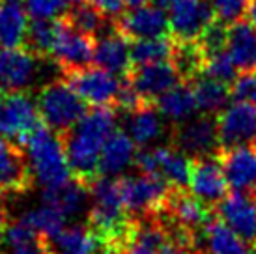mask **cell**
Instances as JSON below:
<instances>
[{
	"label": "cell",
	"mask_w": 256,
	"mask_h": 254,
	"mask_svg": "<svg viewBox=\"0 0 256 254\" xmlns=\"http://www.w3.org/2000/svg\"><path fill=\"white\" fill-rule=\"evenodd\" d=\"M114 131V106H92L68 133L62 134L73 178L90 184L100 176L101 150Z\"/></svg>",
	"instance_id": "obj_1"
},
{
	"label": "cell",
	"mask_w": 256,
	"mask_h": 254,
	"mask_svg": "<svg viewBox=\"0 0 256 254\" xmlns=\"http://www.w3.org/2000/svg\"><path fill=\"white\" fill-rule=\"evenodd\" d=\"M0 96H2V88H0Z\"/></svg>",
	"instance_id": "obj_48"
},
{
	"label": "cell",
	"mask_w": 256,
	"mask_h": 254,
	"mask_svg": "<svg viewBox=\"0 0 256 254\" xmlns=\"http://www.w3.org/2000/svg\"><path fill=\"white\" fill-rule=\"evenodd\" d=\"M58 30H60V19H32L22 47L40 60H47L52 54Z\"/></svg>",
	"instance_id": "obj_30"
},
{
	"label": "cell",
	"mask_w": 256,
	"mask_h": 254,
	"mask_svg": "<svg viewBox=\"0 0 256 254\" xmlns=\"http://www.w3.org/2000/svg\"><path fill=\"white\" fill-rule=\"evenodd\" d=\"M118 28L128 40H148V38H163L170 32V21L159 6H142L136 10H129L122 14L118 19Z\"/></svg>",
	"instance_id": "obj_17"
},
{
	"label": "cell",
	"mask_w": 256,
	"mask_h": 254,
	"mask_svg": "<svg viewBox=\"0 0 256 254\" xmlns=\"http://www.w3.org/2000/svg\"><path fill=\"white\" fill-rule=\"evenodd\" d=\"M217 19L208 0H178L170 8V32L178 42H196L202 32Z\"/></svg>",
	"instance_id": "obj_14"
},
{
	"label": "cell",
	"mask_w": 256,
	"mask_h": 254,
	"mask_svg": "<svg viewBox=\"0 0 256 254\" xmlns=\"http://www.w3.org/2000/svg\"><path fill=\"white\" fill-rule=\"evenodd\" d=\"M45 243L49 254H103L107 250L103 240L88 224L66 226Z\"/></svg>",
	"instance_id": "obj_19"
},
{
	"label": "cell",
	"mask_w": 256,
	"mask_h": 254,
	"mask_svg": "<svg viewBox=\"0 0 256 254\" xmlns=\"http://www.w3.org/2000/svg\"><path fill=\"white\" fill-rule=\"evenodd\" d=\"M103 254H116V252H112V250H108V248H107V250H105Z\"/></svg>",
	"instance_id": "obj_47"
},
{
	"label": "cell",
	"mask_w": 256,
	"mask_h": 254,
	"mask_svg": "<svg viewBox=\"0 0 256 254\" xmlns=\"http://www.w3.org/2000/svg\"><path fill=\"white\" fill-rule=\"evenodd\" d=\"M40 58L24 47H0L2 92H28L40 73Z\"/></svg>",
	"instance_id": "obj_13"
},
{
	"label": "cell",
	"mask_w": 256,
	"mask_h": 254,
	"mask_svg": "<svg viewBox=\"0 0 256 254\" xmlns=\"http://www.w3.org/2000/svg\"><path fill=\"white\" fill-rule=\"evenodd\" d=\"M230 92H232V98L238 101H249V103L256 105V71L242 73L232 82Z\"/></svg>",
	"instance_id": "obj_38"
},
{
	"label": "cell",
	"mask_w": 256,
	"mask_h": 254,
	"mask_svg": "<svg viewBox=\"0 0 256 254\" xmlns=\"http://www.w3.org/2000/svg\"><path fill=\"white\" fill-rule=\"evenodd\" d=\"M8 222H10V219H8L6 204H4V198L0 196V238H2V234H4V230H6Z\"/></svg>",
	"instance_id": "obj_42"
},
{
	"label": "cell",
	"mask_w": 256,
	"mask_h": 254,
	"mask_svg": "<svg viewBox=\"0 0 256 254\" xmlns=\"http://www.w3.org/2000/svg\"><path fill=\"white\" fill-rule=\"evenodd\" d=\"M120 187L124 208L131 219H142L157 213L172 189L164 180L142 172L138 176L120 178Z\"/></svg>",
	"instance_id": "obj_4"
},
{
	"label": "cell",
	"mask_w": 256,
	"mask_h": 254,
	"mask_svg": "<svg viewBox=\"0 0 256 254\" xmlns=\"http://www.w3.org/2000/svg\"><path fill=\"white\" fill-rule=\"evenodd\" d=\"M28 14L19 4V0H0V45L2 47H22Z\"/></svg>",
	"instance_id": "obj_27"
},
{
	"label": "cell",
	"mask_w": 256,
	"mask_h": 254,
	"mask_svg": "<svg viewBox=\"0 0 256 254\" xmlns=\"http://www.w3.org/2000/svg\"><path fill=\"white\" fill-rule=\"evenodd\" d=\"M24 146L34 178L43 189L64 185L73 178L62 134L52 131L43 122L28 134Z\"/></svg>",
	"instance_id": "obj_2"
},
{
	"label": "cell",
	"mask_w": 256,
	"mask_h": 254,
	"mask_svg": "<svg viewBox=\"0 0 256 254\" xmlns=\"http://www.w3.org/2000/svg\"><path fill=\"white\" fill-rule=\"evenodd\" d=\"M198 105V112L202 114H219L228 106V101L232 98V92L224 82L215 80L206 75L198 77L189 82Z\"/></svg>",
	"instance_id": "obj_28"
},
{
	"label": "cell",
	"mask_w": 256,
	"mask_h": 254,
	"mask_svg": "<svg viewBox=\"0 0 256 254\" xmlns=\"http://www.w3.org/2000/svg\"><path fill=\"white\" fill-rule=\"evenodd\" d=\"M178 0H154V4L159 8H172Z\"/></svg>",
	"instance_id": "obj_44"
},
{
	"label": "cell",
	"mask_w": 256,
	"mask_h": 254,
	"mask_svg": "<svg viewBox=\"0 0 256 254\" xmlns=\"http://www.w3.org/2000/svg\"><path fill=\"white\" fill-rule=\"evenodd\" d=\"M64 21L72 28L78 30L86 36H92L94 40L103 36L116 24V19L107 17L92 0H86L80 4H73V8H68Z\"/></svg>",
	"instance_id": "obj_26"
},
{
	"label": "cell",
	"mask_w": 256,
	"mask_h": 254,
	"mask_svg": "<svg viewBox=\"0 0 256 254\" xmlns=\"http://www.w3.org/2000/svg\"><path fill=\"white\" fill-rule=\"evenodd\" d=\"M172 144L191 159L219 156L217 118L214 114H200L196 118H189L187 122L178 124V127L172 131Z\"/></svg>",
	"instance_id": "obj_6"
},
{
	"label": "cell",
	"mask_w": 256,
	"mask_h": 254,
	"mask_svg": "<svg viewBox=\"0 0 256 254\" xmlns=\"http://www.w3.org/2000/svg\"><path fill=\"white\" fill-rule=\"evenodd\" d=\"M154 103H146L128 116V134L138 146H148L163 134V124Z\"/></svg>",
	"instance_id": "obj_29"
},
{
	"label": "cell",
	"mask_w": 256,
	"mask_h": 254,
	"mask_svg": "<svg viewBox=\"0 0 256 254\" xmlns=\"http://www.w3.org/2000/svg\"><path fill=\"white\" fill-rule=\"evenodd\" d=\"M42 124L36 98L28 92H2L0 96V138L24 144L28 134Z\"/></svg>",
	"instance_id": "obj_5"
},
{
	"label": "cell",
	"mask_w": 256,
	"mask_h": 254,
	"mask_svg": "<svg viewBox=\"0 0 256 254\" xmlns=\"http://www.w3.org/2000/svg\"><path fill=\"white\" fill-rule=\"evenodd\" d=\"M36 103L42 122L58 134L68 133L88 110L84 99L64 78L43 84L36 96Z\"/></svg>",
	"instance_id": "obj_3"
},
{
	"label": "cell",
	"mask_w": 256,
	"mask_h": 254,
	"mask_svg": "<svg viewBox=\"0 0 256 254\" xmlns=\"http://www.w3.org/2000/svg\"><path fill=\"white\" fill-rule=\"evenodd\" d=\"M219 144L222 150L256 144V105L236 101L217 114Z\"/></svg>",
	"instance_id": "obj_10"
},
{
	"label": "cell",
	"mask_w": 256,
	"mask_h": 254,
	"mask_svg": "<svg viewBox=\"0 0 256 254\" xmlns=\"http://www.w3.org/2000/svg\"><path fill=\"white\" fill-rule=\"evenodd\" d=\"M34 184L36 178L26 150L10 138H0V196H22Z\"/></svg>",
	"instance_id": "obj_8"
},
{
	"label": "cell",
	"mask_w": 256,
	"mask_h": 254,
	"mask_svg": "<svg viewBox=\"0 0 256 254\" xmlns=\"http://www.w3.org/2000/svg\"><path fill=\"white\" fill-rule=\"evenodd\" d=\"M226 50L242 73L256 71V24L250 19L228 24Z\"/></svg>",
	"instance_id": "obj_21"
},
{
	"label": "cell",
	"mask_w": 256,
	"mask_h": 254,
	"mask_svg": "<svg viewBox=\"0 0 256 254\" xmlns=\"http://www.w3.org/2000/svg\"><path fill=\"white\" fill-rule=\"evenodd\" d=\"M136 168L142 174L157 176L172 187H187L191 174V161L178 148L159 146L136 154Z\"/></svg>",
	"instance_id": "obj_9"
},
{
	"label": "cell",
	"mask_w": 256,
	"mask_h": 254,
	"mask_svg": "<svg viewBox=\"0 0 256 254\" xmlns=\"http://www.w3.org/2000/svg\"><path fill=\"white\" fill-rule=\"evenodd\" d=\"M154 105L164 118H168L174 124L187 122L194 116V112H198V105L189 82H178L176 86H172L168 92H164L154 101Z\"/></svg>",
	"instance_id": "obj_25"
},
{
	"label": "cell",
	"mask_w": 256,
	"mask_h": 254,
	"mask_svg": "<svg viewBox=\"0 0 256 254\" xmlns=\"http://www.w3.org/2000/svg\"><path fill=\"white\" fill-rule=\"evenodd\" d=\"M215 215L250 245L256 243V194L249 190H234L220 202Z\"/></svg>",
	"instance_id": "obj_16"
},
{
	"label": "cell",
	"mask_w": 256,
	"mask_h": 254,
	"mask_svg": "<svg viewBox=\"0 0 256 254\" xmlns=\"http://www.w3.org/2000/svg\"><path fill=\"white\" fill-rule=\"evenodd\" d=\"M122 254H159V250L154 247H148V245H144L140 241H135V240H129L128 245L124 247Z\"/></svg>",
	"instance_id": "obj_40"
},
{
	"label": "cell",
	"mask_w": 256,
	"mask_h": 254,
	"mask_svg": "<svg viewBox=\"0 0 256 254\" xmlns=\"http://www.w3.org/2000/svg\"><path fill=\"white\" fill-rule=\"evenodd\" d=\"M94 49H96V40L92 36H86L72 28L64 21V17H60V30L50 58L54 60L58 70L62 71V75L92 66Z\"/></svg>",
	"instance_id": "obj_12"
},
{
	"label": "cell",
	"mask_w": 256,
	"mask_h": 254,
	"mask_svg": "<svg viewBox=\"0 0 256 254\" xmlns=\"http://www.w3.org/2000/svg\"><path fill=\"white\" fill-rule=\"evenodd\" d=\"M159 254H198V252L192 247H189V245L176 243V241H168V243L159 250Z\"/></svg>",
	"instance_id": "obj_41"
},
{
	"label": "cell",
	"mask_w": 256,
	"mask_h": 254,
	"mask_svg": "<svg viewBox=\"0 0 256 254\" xmlns=\"http://www.w3.org/2000/svg\"><path fill=\"white\" fill-rule=\"evenodd\" d=\"M62 78L84 99L88 106H114L124 84L114 73L92 66L64 73Z\"/></svg>",
	"instance_id": "obj_7"
},
{
	"label": "cell",
	"mask_w": 256,
	"mask_h": 254,
	"mask_svg": "<svg viewBox=\"0 0 256 254\" xmlns=\"http://www.w3.org/2000/svg\"><path fill=\"white\" fill-rule=\"evenodd\" d=\"M174 50V38H148V40H135L131 45V58L133 66L142 64L166 62L172 58Z\"/></svg>",
	"instance_id": "obj_33"
},
{
	"label": "cell",
	"mask_w": 256,
	"mask_h": 254,
	"mask_svg": "<svg viewBox=\"0 0 256 254\" xmlns=\"http://www.w3.org/2000/svg\"><path fill=\"white\" fill-rule=\"evenodd\" d=\"M92 2L110 19H118L126 10V0H92Z\"/></svg>",
	"instance_id": "obj_39"
},
{
	"label": "cell",
	"mask_w": 256,
	"mask_h": 254,
	"mask_svg": "<svg viewBox=\"0 0 256 254\" xmlns=\"http://www.w3.org/2000/svg\"><path fill=\"white\" fill-rule=\"evenodd\" d=\"M68 2H72V4H80V2H86V0H68Z\"/></svg>",
	"instance_id": "obj_46"
},
{
	"label": "cell",
	"mask_w": 256,
	"mask_h": 254,
	"mask_svg": "<svg viewBox=\"0 0 256 254\" xmlns=\"http://www.w3.org/2000/svg\"><path fill=\"white\" fill-rule=\"evenodd\" d=\"M94 64L101 70L110 71L114 75H128L131 71L133 68L131 45H129L128 38L120 32L118 22L103 36L96 38Z\"/></svg>",
	"instance_id": "obj_18"
},
{
	"label": "cell",
	"mask_w": 256,
	"mask_h": 254,
	"mask_svg": "<svg viewBox=\"0 0 256 254\" xmlns=\"http://www.w3.org/2000/svg\"><path fill=\"white\" fill-rule=\"evenodd\" d=\"M150 0H126V8L128 10H136V8L148 6Z\"/></svg>",
	"instance_id": "obj_43"
},
{
	"label": "cell",
	"mask_w": 256,
	"mask_h": 254,
	"mask_svg": "<svg viewBox=\"0 0 256 254\" xmlns=\"http://www.w3.org/2000/svg\"><path fill=\"white\" fill-rule=\"evenodd\" d=\"M250 243L236 234L226 222L214 215L204 226L202 254H252Z\"/></svg>",
	"instance_id": "obj_22"
},
{
	"label": "cell",
	"mask_w": 256,
	"mask_h": 254,
	"mask_svg": "<svg viewBox=\"0 0 256 254\" xmlns=\"http://www.w3.org/2000/svg\"><path fill=\"white\" fill-rule=\"evenodd\" d=\"M252 254H256V250H254V252H252Z\"/></svg>",
	"instance_id": "obj_49"
},
{
	"label": "cell",
	"mask_w": 256,
	"mask_h": 254,
	"mask_svg": "<svg viewBox=\"0 0 256 254\" xmlns=\"http://www.w3.org/2000/svg\"><path fill=\"white\" fill-rule=\"evenodd\" d=\"M126 80L142 96L144 101L154 103L159 96L168 92L172 86L184 82L178 70L174 68L170 60L157 64H142L133 66L131 71L126 75Z\"/></svg>",
	"instance_id": "obj_15"
},
{
	"label": "cell",
	"mask_w": 256,
	"mask_h": 254,
	"mask_svg": "<svg viewBox=\"0 0 256 254\" xmlns=\"http://www.w3.org/2000/svg\"><path fill=\"white\" fill-rule=\"evenodd\" d=\"M42 200L58 206L68 219L70 217L77 219L80 215H86L90 210V189H88V184L80 182L77 178H72L64 185L43 189Z\"/></svg>",
	"instance_id": "obj_23"
},
{
	"label": "cell",
	"mask_w": 256,
	"mask_h": 254,
	"mask_svg": "<svg viewBox=\"0 0 256 254\" xmlns=\"http://www.w3.org/2000/svg\"><path fill=\"white\" fill-rule=\"evenodd\" d=\"M170 62L178 70L184 82H191L202 75L204 70V52L196 42H178L174 40V50H172Z\"/></svg>",
	"instance_id": "obj_32"
},
{
	"label": "cell",
	"mask_w": 256,
	"mask_h": 254,
	"mask_svg": "<svg viewBox=\"0 0 256 254\" xmlns=\"http://www.w3.org/2000/svg\"><path fill=\"white\" fill-rule=\"evenodd\" d=\"M189 189L194 196L215 210L228 194V180L220 164L219 156L191 159Z\"/></svg>",
	"instance_id": "obj_11"
},
{
	"label": "cell",
	"mask_w": 256,
	"mask_h": 254,
	"mask_svg": "<svg viewBox=\"0 0 256 254\" xmlns=\"http://www.w3.org/2000/svg\"><path fill=\"white\" fill-rule=\"evenodd\" d=\"M228 185L234 190H250L256 187V144L222 150L219 154Z\"/></svg>",
	"instance_id": "obj_20"
},
{
	"label": "cell",
	"mask_w": 256,
	"mask_h": 254,
	"mask_svg": "<svg viewBox=\"0 0 256 254\" xmlns=\"http://www.w3.org/2000/svg\"><path fill=\"white\" fill-rule=\"evenodd\" d=\"M226 40H228V22L215 19L210 26H208L202 36H200L196 43L200 45V49L204 52V58L212 56L215 52L226 49Z\"/></svg>",
	"instance_id": "obj_35"
},
{
	"label": "cell",
	"mask_w": 256,
	"mask_h": 254,
	"mask_svg": "<svg viewBox=\"0 0 256 254\" xmlns=\"http://www.w3.org/2000/svg\"><path fill=\"white\" fill-rule=\"evenodd\" d=\"M238 68L236 64L232 62V58L228 54V50H220V52H215L212 56L204 58V70H202V75L206 77H212L215 80H220L224 84H232L236 78L240 77L238 75Z\"/></svg>",
	"instance_id": "obj_34"
},
{
	"label": "cell",
	"mask_w": 256,
	"mask_h": 254,
	"mask_svg": "<svg viewBox=\"0 0 256 254\" xmlns=\"http://www.w3.org/2000/svg\"><path fill=\"white\" fill-rule=\"evenodd\" d=\"M135 142L124 131H114L101 150L100 174L101 176H118L136 159Z\"/></svg>",
	"instance_id": "obj_24"
},
{
	"label": "cell",
	"mask_w": 256,
	"mask_h": 254,
	"mask_svg": "<svg viewBox=\"0 0 256 254\" xmlns=\"http://www.w3.org/2000/svg\"><path fill=\"white\" fill-rule=\"evenodd\" d=\"M208 2L214 8L217 19L228 24L243 19L252 6V0H208Z\"/></svg>",
	"instance_id": "obj_37"
},
{
	"label": "cell",
	"mask_w": 256,
	"mask_h": 254,
	"mask_svg": "<svg viewBox=\"0 0 256 254\" xmlns=\"http://www.w3.org/2000/svg\"><path fill=\"white\" fill-rule=\"evenodd\" d=\"M249 19L256 24V2H252V6L249 10Z\"/></svg>",
	"instance_id": "obj_45"
},
{
	"label": "cell",
	"mask_w": 256,
	"mask_h": 254,
	"mask_svg": "<svg viewBox=\"0 0 256 254\" xmlns=\"http://www.w3.org/2000/svg\"><path fill=\"white\" fill-rule=\"evenodd\" d=\"M252 2H256V0H252Z\"/></svg>",
	"instance_id": "obj_50"
},
{
	"label": "cell",
	"mask_w": 256,
	"mask_h": 254,
	"mask_svg": "<svg viewBox=\"0 0 256 254\" xmlns=\"http://www.w3.org/2000/svg\"><path fill=\"white\" fill-rule=\"evenodd\" d=\"M19 219L24 220L34 232H38L42 238L47 240V238L56 236L62 228H66L68 217H66L64 212L58 206L50 204L47 200H42V204L34 206L32 210L22 213Z\"/></svg>",
	"instance_id": "obj_31"
},
{
	"label": "cell",
	"mask_w": 256,
	"mask_h": 254,
	"mask_svg": "<svg viewBox=\"0 0 256 254\" xmlns=\"http://www.w3.org/2000/svg\"><path fill=\"white\" fill-rule=\"evenodd\" d=\"M22 8L32 19H60L68 12V0H22Z\"/></svg>",
	"instance_id": "obj_36"
}]
</instances>
